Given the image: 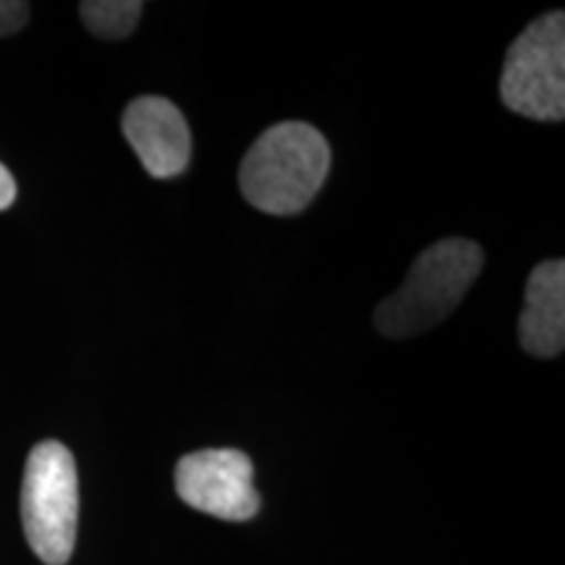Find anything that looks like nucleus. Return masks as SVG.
<instances>
[{
  "instance_id": "f257e3e1",
  "label": "nucleus",
  "mask_w": 565,
  "mask_h": 565,
  "mask_svg": "<svg viewBox=\"0 0 565 565\" xmlns=\"http://www.w3.org/2000/svg\"><path fill=\"white\" fill-rule=\"evenodd\" d=\"M330 171V145L315 126L286 121L246 152L238 186L267 215H296L315 200Z\"/></svg>"
},
{
  "instance_id": "f03ea898",
  "label": "nucleus",
  "mask_w": 565,
  "mask_h": 565,
  "mask_svg": "<svg viewBox=\"0 0 565 565\" xmlns=\"http://www.w3.org/2000/svg\"><path fill=\"white\" fill-rule=\"evenodd\" d=\"M484 252L466 238H445L424 249L404 286L380 303L374 324L387 338H412L440 324L482 273Z\"/></svg>"
},
{
  "instance_id": "7ed1b4c3",
  "label": "nucleus",
  "mask_w": 565,
  "mask_h": 565,
  "mask_svg": "<svg viewBox=\"0 0 565 565\" xmlns=\"http://www.w3.org/2000/svg\"><path fill=\"white\" fill-rule=\"evenodd\" d=\"M21 524L42 563H68L79 524V477L66 445L45 440L32 448L21 484Z\"/></svg>"
},
{
  "instance_id": "20e7f679",
  "label": "nucleus",
  "mask_w": 565,
  "mask_h": 565,
  "mask_svg": "<svg viewBox=\"0 0 565 565\" xmlns=\"http://www.w3.org/2000/svg\"><path fill=\"white\" fill-rule=\"evenodd\" d=\"M500 97L513 113L534 121L565 116V17L550 11L532 21L505 55Z\"/></svg>"
},
{
  "instance_id": "39448f33",
  "label": "nucleus",
  "mask_w": 565,
  "mask_h": 565,
  "mask_svg": "<svg viewBox=\"0 0 565 565\" xmlns=\"http://www.w3.org/2000/svg\"><path fill=\"white\" fill-rule=\"evenodd\" d=\"M175 492L194 511L223 521H249L259 511L252 458L242 450L210 448L175 466Z\"/></svg>"
},
{
  "instance_id": "423d86ee",
  "label": "nucleus",
  "mask_w": 565,
  "mask_h": 565,
  "mask_svg": "<svg viewBox=\"0 0 565 565\" xmlns=\"http://www.w3.org/2000/svg\"><path fill=\"white\" fill-rule=\"evenodd\" d=\"M124 134L145 171L154 179H173L186 171L192 131L183 113L166 97H137L124 113Z\"/></svg>"
},
{
  "instance_id": "0eeeda50",
  "label": "nucleus",
  "mask_w": 565,
  "mask_h": 565,
  "mask_svg": "<svg viewBox=\"0 0 565 565\" xmlns=\"http://www.w3.org/2000/svg\"><path fill=\"white\" fill-rule=\"evenodd\" d=\"M519 338L526 353L553 359L565 345V265L547 259L536 265L526 282L524 312L519 320Z\"/></svg>"
},
{
  "instance_id": "6e6552de",
  "label": "nucleus",
  "mask_w": 565,
  "mask_h": 565,
  "mask_svg": "<svg viewBox=\"0 0 565 565\" xmlns=\"http://www.w3.org/2000/svg\"><path fill=\"white\" fill-rule=\"evenodd\" d=\"M141 9L145 6L139 0H87L79 6L89 32L105 40L129 38L141 17Z\"/></svg>"
},
{
  "instance_id": "1a4fd4ad",
  "label": "nucleus",
  "mask_w": 565,
  "mask_h": 565,
  "mask_svg": "<svg viewBox=\"0 0 565 565\" xmlns=\"http://www.w3.org/2000/svg\"><path fill=\"white\" fill-rule=\"evenodd\" d=\"M30 19V6L21 0H0V38L19 32Z\"/></svg>"
},
{
  "instance_id": "9d476101",
  "label": "nucleus",
  "mask_w": 565,
  "mask_h": 565,
  "mask_svg": "<svg viewBox=\"0 0 565 565\" xmlns=\"http://www.w3.org/2000/svg\"><path fill=\"white\" fill-rule=\"evenodd\" d=\"M13 200H17V181H13L9 168L0 162V210H9Z\"/></svg>"
}]
</instances>
